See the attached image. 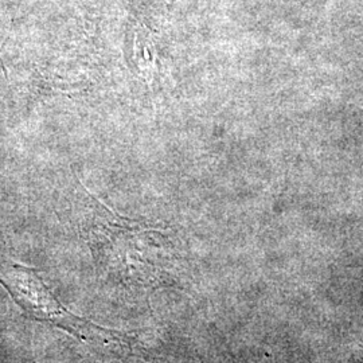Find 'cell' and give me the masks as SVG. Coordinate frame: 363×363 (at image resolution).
<instances>
[{"label":"cell","instance_id":"cell-1","mask_svg":"<svg viewBox=\"0 0 363 363\" xmlns=\"http://www.w3.org/2000/svg\"><path fill=\"white\" fill-rule=\"evenodd\" d=\"M0 277H6V280L0 279L3 286L9 289L18 304L33 316L58 325V320H61L64 315L73 316L52 298V294L46 289L43 283L33 274V271H25L21 267L13 272H7L6 274L0 273Z\"/></svg>","mask_w":363,"mask_h":363}]
</instances>
